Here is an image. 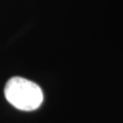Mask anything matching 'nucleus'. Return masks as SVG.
Instances as JSON below:
<instances>
[{"label":"nucleus","mask_w":123,"mask_h":123,"mask_svg":"<svg viewBox=\"0 0 123 123\" xmlns=\"http://www.w3.org/2000/svg\"><path fill=\"white\" fill-rule=\"evenodd\" d=\"M4 95L11 106L21 111H34L43 102L40 86L22 77H12L7 81Z\"/></svg>","instance_id":"f257e3e1"}]
</instances>
